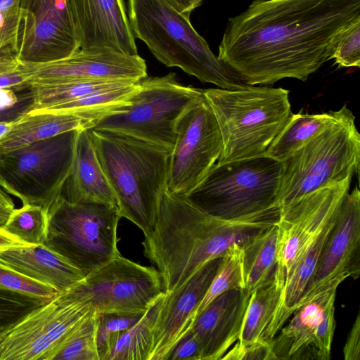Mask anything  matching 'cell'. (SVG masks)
<instances>
[{
  "label": "cell",
  "mask_w": 360,
  "mask_h": 360,
  "mask_svg": "<svg viewBox=\"0 0 360 360\" xmlns=\"http://www.w3.org/2000/svg\"><path fill=\"white\" fill-rule=\"evenodd\" d=\"M360 22V0H255L228 20L218 58L248 85L306 81Z\"/></svg>",
  "instance_id": "6da1fadb"
},
{
  "label": "cell",
  "mask_w": 360,
  "mask_h": 360,
  "mask_svg": "<svg viewBox=\"0 0 360 360\" xmlns=\"http://www.w3.org/2000/svg\"><path fill=\"white\" fill-rule=\"evenodd\" d=\"M280 209L223 219L165 191L154 227L144 235L143 254L157 267L164 293L179 288L207 262L233 247L245 248L278 223Z\"/></svg>",
  "instance_id": "7a4b0ae2"
},
{
  "label": "cell",
  "mask_w": 360,
  "mask_h": 360,
  "mask_svg": "<svg viewBox=\"0 0 360 360\" xmlns=\"http://www.w3.org/2000/svg\"><path fill=\"white\" fill-rule=\"evenodd\" d=\"M89 129L121 217L148 233L166 191L171 151L133 136Z\"/></svg>",
  "instance_id": "3957f363"
},
{
  "label": "cell",
  "mask_w": 360,
  "mask_h": 360,
  "mask_svg": "<svg viewBox=\"0 0 360 360\" xmlns=\"http://www.w3.org/2000/svg\"><path fill=\"white\" fill-rule=\"evenodd\" d=\"M190 15L167 0H129L128 17L135 38L143 41L167 67H176L200 82L221 89L248 84L215 56L193 27Z\"/></svg>",
  "instance_id": "277c9868"
},
{
  "label": "cell",
  "mask_w": 360,
  "mask_h": 360,
  "mask_svg": "<svg viewBox=\"0 0 360 360\" xmlns=\"http://www.w3.org/2000/svg\"><path fill=\"white\" fill-rule=\"evenodd\" d=\"M202 90L221 136L217 162L264 154L292 114L289 91L281 87L246 85Z\"/></svg>",
  "instance_id": "5b68a950"
},
{
  "label": "cell",
  "mask_w": 360,
  "mask_h": 360,
  "mask_svg": "<svg viewBox=\"0 0 360 360\" xmlns=\"http://www.w3.org/2000/svg\"><path fill=\"white\" fill-rule=\"evenodd\" d=\"M336 120L282 161L280 209L323 187L359 174L360 135L344 105Z\"/></svg>",
  "instance_id": "8992f818"
},
{
  "label": "cell",
  "mask_w": 360,
  "mask_h": 360,
  "mask_svg": "<svg viewBox=\"0 0 360 360\" xmlns=\"http://www.w3.org/2000/svg\"><path fill=\"white\" fill-rule=\"evenodd\" d=\"M282 171V162L265 154L217 162L185 199L220 219L251 217L279 207Z\"/></svg>",
  "instance_id": "52a82bcc"
},
{
  "label": "cell",
  "mask_w": 360,
  "mask_h": 360,
  "mask_svg": "<svg viewBox=\"0 0 360 360\" xmlns=\"http://www.w3.org/2000/svg\"><path fill=\"white\" fill-rule=\"evenodd\" d=\"M121 218L115 205L71 202L60 195L49 210L44 245L86 276L121 255L117 235Z\"/></svg>",
  "instance_id": "ba28073f"
},
{
  "label": "cell",
  "mask_w": 360,
  "mask_h": 360,
  "mask_svg": "<svg viewBox=\"0 0 360 360\" xmlns=\"http://www.w3.org/2000/svg\"><path fill=\"white\" fill-rule=\"evenodd\" d=\"M202 89L180 84L174 72L139 81L129 103L98 120L91 129L133 136L172 150L176 124Z\"/></svg>",
  "instance_id": "9c48e42d"
},
{
  "label": "cell",
  "mask_w": 360,
  "mask_h": 360,
  "mask_svg": "<svg viewBox=\"0 0 360 360\" xmlns=\"http://www.w3.org/2000/svg\"><path fill=\"white\" fill-rule=\"evenodd\" d=\"M79 129L0 154V186L22 205L49 209L61 195L74 160Z\"/></svg>",
  "instance_id": "30bf717a"
},
{
  "label": "cell",
  "mask_w": 360,
  "mask_h": 360,
  "mask_svg": "<svg viewBox=\"0 0 360 360\" xmlns=\"http://www.w3.org/2000/svg\"><path fill=\"white\" fill-rule=\"evenodd\" d=\"M68 291L97 314H143L165 294L157 269L122 255L86 275Z\"/></svg>",
  "instance_id": "8fae6325"
},
{
  "label": "cell",
  "mask_w": 360,
  "mask_h": 360,
  "mask_svg": "<svg viewBox=\"0 0 360 360\" xmlns=\"http://www.w3.org/2000/svg\"><path fill=\"white\" fill-rule=\"evenodd\" d=\"M176 131L166 191L185 198L205 178L222 150L219 128L202 90L179 118Z\"/></svg>",
  "instance_id": "7c38bea8"
},
{
  "label": "cell",
  "mask_w": 360,
  "mask_h": 360,
  "mask_svg": "<svg viewBox=\"0 0 360 360\" xmlns=\"http://www.w3.org/2000/svg\"><path fill=\"white\" fill-rule=\"evenodd\" d=\"M90 311L68 291L0 331V360H49L68 333Z\"/></svg>",
  "instance_id": "4fadbf2b"
},
{
  "label": "cell",
  "mask_w": 360,
  "mask_h": 360,
  "mask_svg": "<svg viewBox=\"0 0 360 360\" xmlns=\"http://www.w3.org/2000/svg\"><path fill=\"white\" fill-rule=\"evenodd\" d=\"M351 180L349 177L323 187L280 209L274 280L282 290V298L292 269L326 224L337 214L349 192Z\"/></svg>",
  "instance_id": "5bb4252c"
},
{
  "label": "cell",
  "mask_w": 360,
  "mask_h": 360,
  "mask_svg": "<svg viewBox=\"0 0 360 360\" xmlns=\"http://www.w3.org/2000/svg\"><path fill=\"white\" fill-rule=\"evenodd\" d=\"M22 24L15 58L43 64L67 58L80 49L69 0H20Z\"/></svg>",
  "instance_id": "9a60e30c"
},
{
  "label": "cell",
  "mask_w": 360,
  "mask_h": 360,
  "mask_svg": "<svg viewBox=\"0 0 360 360\" xmlns=\"http://www.w3.org/2000/svg\"><path fill=\"white\" fill-rule=\"evenodd\" d=\"M25 65L30 82L37 84L100 79L137 82L147 76L146 61L141 56L106 48L79 49L59 60Z\"/></svg>",
  "instance_id": "2e32d148"
},
{
  "label": "cell",
  "mask_w": 360,
  "mask_h": 360,
  "mask_svg": "<svg viewBox=\"0 0 360 360\" xmlns=\"http://www.w3.org/2000/svg\"><path fill=\"white\" fill-rule=\"evenodd\" d=\"M221 261L211 259L160 301L153 328L149 360H167L178 342L190 331L197 309L205 297Z\"/></svg>",
  "instance_id": "e0dca14e"
},
{
  "label": "cell",
  "mask_w": 360,
  "mask_h": 360,
  "mask_svg": "<svg viewBox=\"0 0 360 360\" xmlns=\"http://www.w3.org/2000/svg\"><path fill=\"white\" fill-rule=\"evenodd\" d=\"M359 275L360 191L356 186L346 194L340 206L312 279L300 302L338 276H347L356 280Z\"/></svg>",
  "instance_id": "ac0fdd59"
},
{
  "label": "cell",
  "mask_w": 360,
  "mask_h": 360,
  "mask_svg": "<svg viewBox=\"0 0 360 360\" xmlns=\"http://www.w3.org/2000/svg\"><path fill=\"white\" fill-rule=\"evenodd\" d=\"M69 1L80 49L106 48L139 55L124 0Z\"/></svg>",
  "instance_id": "d6986e66"
},
{
  "label": "cell",
  "mask_w": 360,
  "mask_h": 360,
  "mask_svg": "<svg viewBox=\"0 0 360 360\" xmlns=\"http://www.w3.org/2000/svg\"><path fill=\"white\" fill-rule=\"evenodd\" d=\"M347 278L330 281L298 304L291 320L271 342L272 359H318L317 334L324 312L335 303L338 287Z\"/></svg>",
  "instance_id": "ffe728a7"
},
{
  "label": "cell",
  "mask_w": 360,
  "mask_h": 360,
  "mask_svg": "<svg viewBox=\"0 0 360 360\" xmlns=\"http://www.w3.org/2000/svg\"><path fill=\"white\" fill-rule=\"evenodd\" d=\"M249 295L229 290L216 297L194 320L191 330L200 349L201 360H219L238 340Z\"/></svg>",
  "instance_id": "44dd1931"
},
{
  "label": "cell",
  "mask_w": 360,
  "mask_h": 360,
  "mask_svg": "<svg viewBox=\"0 0 360 360\" xmlns=\"http://www.w3.org/2000/svg\"><path fill=\"white\" fill-rule=\"evenodd\" d=\"M61 195L71 202H101L118 207L117 198L98 160L89 129L79 130L73 163Z\"/></svg>",
  "instance_id": "7402d4cb"
},
{
  "label": "cell",
  "mask_w": 360,
  "mask_h": 360,
  "mask_svg": "<svg viewBox=\"0 0 360 360\" xmlns=\"http://www.w3.org/2000/svg\"><path fill=\"white\" fill-rule=\"evenodd\" d=\"M0 263L27 278L51 286L58 292L85 277L80 270L44 244L1 250Z\"/></svg>",
  "instance_id": "603a6c76"
},
{
  "label": "cell",
  "mask_w": 360,
  "mask_h": 360,
  "mask_svg": "<svg viewBox=\"0 0 360 360\" xmlns=\"http://www.w3.org/2000/svg\"><path fill=\"white\" fill-rule=\"evenodd\" d=\"M81 129H88V123L77 115L34 109L13 122L10 130L0 139V154Z\"/></svg>",
  "instance_id": "cb8c5ba5"
},
{
  "label": "cell",
  "mask_w": 360,
  "mask_h": 360,
  "mask_svg": "<svg viewBox=\"0 0 360 360\" xmlns=\"http://www.w3.org/2000/svg\"><path fill=\"white\" fill-rule=\"evenodd\" d=\"M281 299L282 290L274 280L254 290L249 297L240 335L236 344L244 346L271 343Z\"/></svg>",
  "instance_id": "d4e9b609"
},
{
  "label": "cell",
  "mask_w": 360,
  "mask_h": 360,
  "mask_svg": "<svg viewBox=\"0 0 360 360\" xmlns=\"http://www.w3.org/2000/svg\"><path fill=\"white\" fill-rule=\"evenodd\" d=\"M339 110L319 114L292 113L264 154L283 161L332 124Z\"/></svg>",
  "instance_id": "484cf974"
},
{
  "label": "cell",
  "mask_w": 360,
  "mask_h": 360,
  "mask_svg": "<svg viewBox=\"0 0 360 360\" xmlns=\"http://www.w3.org/2000/svg\"><path fill=\"white\" fill-rule=\"evenodd\" d=\"M278 223L243 248L244 291L250 295L256 289L271 283L276 267Z\"/></svg>",
  "instance_id": "4316f807"
},
{
  "label": "cell",
  "mask_w": 360,
  "mask_h": 360,
  "mask_svg": "<svg viewBox=\"0 0 360 360\" xmlns=\"http://www.w3.org/2000/svg\"><path fill=\"white\" fill-rule=\"evenodd\" d=\"M138 86L139 81L130 82L41 110L77 115L85 120L91 129L101 118L128 105Z\"/></svg>",
  "instance_id": "83f0119b"
},
{
  "label": "cell",
  "mask_w": 360,
  "mask_h": 360,
  "mask_svg": "<svg viewBox=\"0 0 360 360\" xmlns=\"http://www.w3.org/2000/svg\"><path fill=\"white\" fill-rule=\"evenodd\" d=\"M160 300L120 335L108 360H149L153 328Z\"/></svg>",
  "instance_id": "f1b7e54d"
},
{
  "label": "cell",
  "mask_w": 360,
  "mask_h": 360,
  "mask_svg": "<svg viewBox=\"0 0 360 360\" xmlns=\"http://www.w3.org/2000/svg\"><path fill=\"white\" fill-rule=\"evenodd\" d=\"M130 82H134L100 79L49 84L32 83L35 86L37 96V104L34 109L48 108L95 91L119 86Z\"/></svg>",
  "instance_id": "f546056e"
},
{
  "label": "cell",
  "mask_w": 360,
  "mask_h": 360,
  "mask_svg": "<svg viewBox=\"0 0 360 360\" xmlns=\"http://www.w3.org/2000/svg\"><path fill=\"white\" fill-rule=\"evenodd\" d=\"M96 328L97 314L90 311L68 333L49 360H99Z\"/></svg>",
  "instance_id": "4dcf8cb0"
},
{
  "label": "cell",
  "mask_w": 360,
  "mask_h": 360,
  "mask_svg": "<svg viewBox=\"0 0 360 360\" xmlns=\"http://www.w3.org/2000/svg\"><path fill=\"white\" fill-rule=\"evenodd\" d=\"M243 248L242 246L236 245L221 257L217 272L197 309L195 319L216 297L223 292L233 289L244 290Z\"/></svg>",
  "instance_id": "1f68e13d"
},
{
  "label": "cell",
  "mask_w": 360,
  "mask_h": 360,
  "mask_svg": "<svg viewBox=\"0 0 360 360\" xmlns=\"http://www.w3.org/2000/svg\"><path fill=\"white\" fill-rule=\"evenodd\" d=\"M49 212L41 206L22 205L14 209L2 227L22 241L37 245L46 239Z\"/></svg>",
  "instance_id": "d6a6232c"
},
{
  "label": "cell",
  "mask_w": 360,
  "mask_h": 360,
  "mask_svg": "<svg viewBox=\"0 0 360 360\" xmlns=\"http://www.w3.org/2000/svg\"><path fill=\"white\" fill-rule=\"evenodd\" d=\"M143 314H97L96 345L99 360H108L120 335L137 323Z\"/></svg>",
  "instance_id": "836d02e7"
},
{
  "label": "cell",
  "mask_w": 360,
  "mask_h": 360,
  "mask_svg": "<svg viewBox=\"0 0 360 360\" xmlns=\"http://www.w3.org/2000/svg\"><path fill=\"white\" fill-rule=\"evenodd\" d=\"M37 104V91L32 82L0 89V122H14L34 110Z\"/></svg>",
  "instance_id": "e575fe53"
},
{
  "label": "cell",
  "mask_w": 360,
  "mask_h": 360,
  "mask_svg": "<svg viewBox=\"0 0 360 360\" xmlns=\"http://www.w3.org/2000/svg\"><path fill=\"white\" fill-rule=\"evenodd\" d=\"M48 301L0 287V331Z\"/></svg>",
  "instance_id": "d590c367"
},
{
  "label": "cell",
  "mask_w": 360,
  "mask_h": 360,
  "mask_svg": "<svg viewBox=\"0 0 360 360\" xmlns=\"http://www.w3.org/2000/svg\"><path fill=\"white\" fill-rule=\"evenodd\" d=\"M22 24L20 0H0V53L15 56Z\"/></svg>",
  "instance_id": "8d00e7d4"
},
{
  "label": "cell",
  "mask_w": 360,
  "mask_h": 360,
  "mask_svg": "<svg viewBox=\"0 0 360 360\" xmlns=\"http://www.w3.org/2000/svg\"><path fill=\"white\" fill-rule=\"evenodd\" d=\"M0 287L37 298L51 300L58 291L15 272L0 263Z\"/></svg>",
  "instance_id": "74e56055"
},
{
  "label": "cell",
  "mask_w": 360,
  "mask_h": 360,
  "mask_svg": "<svg viewBox=\"0 0 360 360\" xmlns=\"http://www.w3.org/2000/svg\"><path fill=\"white\" fill-rule=\"evenodd\" d=\"M333 58L340 67H360V22L353 25L344 34Z\"/></svg>",
  "instance_id": "f35d334b"
},
{
  "label": "cell",
  "mask_w": 360,
  "mask_h": 360,
  "mask_svg": "<svg viewBox=\"0 0 360 360\" xmlns=\"http://www.w3.org/2000/svg\"><path fill=\"white\" fill-rule=\"evenodd\" d=\"M30 82L25 64L14 55L0 53V89H11Z\"/></svg>",
  "instance_id": "ab89813d"
},
{
  "label": "cell",
  "mask_w": 360,
  "mask_h": 360,
  "mask_svg": "<svg viewBox=\"0 0 360 360\" xmlns=\"http://www.w3.org/2000/svg\"><path fill=\"white\" fill-rule=\"evenodd\" d=\"M221 359H264L272 360L271 343H255L240 346L234 344Z\"/></svg>",
  "instance_id": "60d3db41"
},
{
  "label": "cell",
  "mask_w": 360,
  "mask_h": 360,
  "mask_svg": "<svg viewBox=\"0 0 360 360\" xmlns=\"http://www.w3.org/2000/svg\"><path fill=\"white\" fill-rule=\"evenodd\" d=\"M201 360L200 349L195 334L190 330L175 345L167 360Z\"/></svg>",
  "instance_id": "b9f144b4"
},
{
  "label": "cell",
  "mask_w": 360,
  "mask_h": 360,
  "mask_svg": "<svg viewBox=\"0 0 360 360\" xmlns=\"http://www.w3.org/2000/svg\"><path fill=\"white\" fill-rule=\"evenodd\" d=\"M345 360L360 359V314H357L343 347Z\"/></svg>",
  "instance_id": "7bdbcfd3"
},
{
  "label": "cell",
  "mask_w": 360,
  "mask_h": 360,
  "mask_svg": "<svg viewBox=\"0 0 360 360\" xmlns=\"http://www.w3.org/2000/svg\"><path fill=\"white\" fill-rule=\"evenodd\" d=\"M31 245H32L22 241L18 237L8 232L3 228H0V251L9 248Z\"/></svg>",
  "instance_id": "ee69618b"
},
{
  "label": "cell",
  "mask_w": 360,
  "mask_h": 360,
  "mask_svg": "<svg viewBox=\"0 0 360 360\" xmlns=\"http://www.w3.org/2000/svg\"><path fill=\"white\" fill-rule=\"evenodd\" d=\"M179 12L187 15L198 7L203 0H167Z\"/></svg>",
  "instance_id": "f6af8a7d"
},
{
  "label": "cell",
  "mask_w": 360,
  "mask_h": 360,
  "mask_svg": "<svg viewBox=\"0 0 360 360\" xmlns=\"http://www.w3.org/2000/svg\"><path fill=\"white\" fill-rule=\"evenodd\" d=\"M0 207L14 210L15 204L11 198L0 188Z\"/></svg>",
  "instance_id": "bcb514c9"
},
{
  "label": "cell",
  "mask_w": 360,
  "mask_h": 360,
  "mask_svg": "<svg viewBox=\"0 0 360 360\" xmlns=\"http://www.w3.org/2000/svg\"><path fill=\"white\" fill-rule=\"evenodd\" d=\"M13 210L0 207V228H2L7 221Z\"/></svg>",
  "instance_id": "7dc6e473"
},
{
  "label": "cell",
  "mask_w": 360,
  "mask_h": 360,
  "mask_svg": "<svg viewBox=\"0 0 360 360\" xmlns=\"http://www.w3.org/2000/svg\"><path fill=\"white\" fill-rule=\"evenodd\" d=\"M13 122H0V139H1L11 129Z\"/></svg>",
  "instance_id": "c3c4849f"
}]
</instances>
